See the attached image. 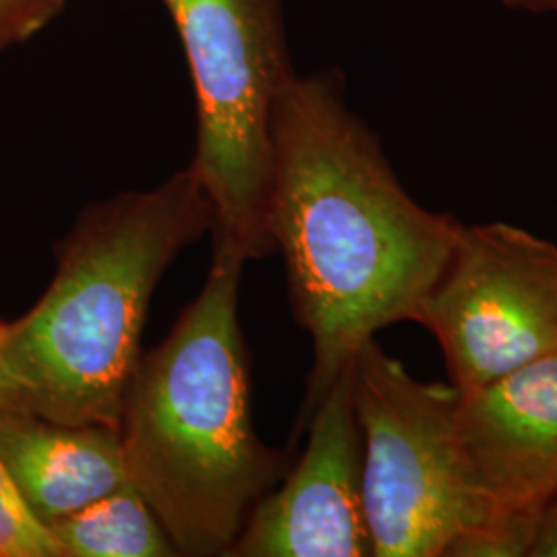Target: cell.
<instances>
[{
	"label": "cell",
	"instance_id": "1",
	"mask_svg": "<svg viewBox=\"0 0 557 557\" xmlns=\"http://www.w3.org/2000/svg\"><path fill=\"white\" fill-rule=\"evenodd\" d=\"M460 225L403 188L337 81L285 79L271 119L267 232L314 347L304 411L379 331L413 320Z\"/></svg>",
	"mask_w": 557,
	"mask_h": 557
},
{
	"label": "cell",
	"instance_id": "2",
	"mask_svg": "<svg viewBox=\"0 0 557 557\" xmlns=\"http://www.w3.org/2000/svg\"><path fill=\"white\" fill-rule=\"evenodd\" d=\"M246 259L213 242L199 296L160 347L140 356L120 411L131 485L180 556H230L260 499L292 460L259 438L239 326Z\"/></svg>",
	"mask_w": 557,
	"mask_h": 557
},
{
	"label": "cell",
	"instance_id": "3",
	"mask_svg": "<svg viewBox=\"0 0 557 557\" xmlns=\"http://www.w3.org/2000/svg\"><path fill=\"white\" fill-rule=\"evenodd\" d=\"M213 223V205L190 165L149 190L87 205L57 244L48 289L9 322L0 351L7 407L119 430L151 296Z\"/></svg>",
	"mask_w": 557,
	"mask_h": 557
},
{
	"label": "cell",
	"instance_id": "4",
	"mask_svg": "<svg viewBox=\"0 0 557 557\" xmlns=\"http://www.w3.org/2000/svg\"><path fill=\"white\" fill-rule=\"evenodd\" d=\"M176 23L197 98L190 161L213 205V242L246 260L275 252L267 232L271 119L294 73L278 0H163Z\"/></svg>",
	"mask_w": 557,
	"mask_h": 557
},
{
	"label": "cell",
	"instance_id": "5",
	"mask_svg": "<svg viewBox=\"0 0 557 557\" xmlns=\"http://www.w3.org/2000/svg\"><path fill=\"white\" fill-rule=\"evenodd\" d=\"M361 492L376 557H448L475 524L458 450V391L419 382L368 341L351 361Z\"/></svg>",
	"mask_w": 557,
	"mask_h": 557
},
{
	"label": "cell",
	"instance_id": "6",
	"mask_svg": "<svg viewBox=\"0 0 557 557\" xmlns=\"http://www.w3.org/2000/svg\"><path fill=\"white\" fill-rule=\"evenodd\" d=\"M413 320L467 393L557 349V246L508 223L460 225Z\"/></svg>",
	"mask_w": 557,
	"mask_h": 557
},
{
	"label": "cell",
	"instance_id": "7",
	"mask_svg": "<svg viewBox=\"0 0 557 557\" xmlns=\"http://www.w3.org/2000/svg\"><path fill=\"white\" fill-rule=\"evenodd\" d=\"M455 421L475 524L450 556H527L539 512L557 492V349L458 391Z\"/></svg>",
	"mask_w": 557,
	"mask_h": 557
},
{
	"label": "cell",
	"instance_id": "8",
	"mask_svg": "<svg viewBox=\"0 0 557 557\" xmlns=\"http://www.w3.org/2000/svg\"><path fill=\"white\" fill-rule=\"evenodd\" d=\"M308 444L246 520L232 557L374 556L361 492L351 366L301 413Z\"/></svg>",
	"mask_w": 557,
	"mask_h": 557
},
{
	"label": "cell",
	"instance_id": "9",
	"mask_svg": "<svg viewBox=\"0 0 557 557\" xmlns=\"http://www.w3.org/2000/svg\"><path fill=\"white\" fill-rule=\"evenodd\" d=\"M0 460L46 527L126 483L119 430L0 407Z\"/></svg>",
	"mask_w": 557,
	"mask_h": 557
},
{
	"label": "cell",
	"instance_id": "10",
	"mask_svg": "<svg viewBox=\"0 0 557 557\" xmlns=\"http://www.w3.org/2000/svg\"><path fill=\"white\" fill-rule=\"evenodd\" d=\"M48 529L62 557L180 556L160 518L131 483Z\"/></svg>",
	"mask_w": 557,
	"mask_h": 557
},
{
	"label": "cell",
	"instance_id": "11",
	"mask_svg": "<svg viewBox=\"0 0 557 557\" xmlns=\"http://www.w3.org/2000/svg\"><path fill=\"white\" fill-rule=\"evenodd\" d=\"M0 557H62L50 529L21 498L0 460Z\"/></svg>",
	"mask_w": 557,
	"mask_h": 557
},
{
	"label": "cell",
	"instance_id": "12",
	"mask_svg": "<svg viewBox=\"0 0 557 557\" xmlns=\"http://www.w3.org/2000/svg\"><path fill=\"white\" fill-rule=\"evenodd\" d=\"M66 0H0V52L32 40L59 17Z\"/></svg>",
	"mask_w": 557,
	"mask_h": 557
},
{
	"label": "cell",
	"instance_id": "13",
	"mask_svg": "<svg viewBox=\"0 0 557 557\" xmlns=\"http://www.w3.org/2000/svg\"><path fill=\"white\" fill-rule=\"evenodd\" d=\"M527 556L557 557V492L539 512Z\"/></svg>",
	"mask_w": 557,
	"mask_h": 557
},
{
	"label": "cell",
	"instance_id": "14",
	"mask_svg": "<svg viewBox=\"0 0 557 557\" xmlns=\"http://www.w3.org/2000/svg\"><path fill=\"white\" fill-rule=\"evenodd\" d=\"M515 7H527L535 11H557V0H504Z\"/></svg>",
	"mask_w": 557,
	"mask_h": 557
},
{
	"label": "cell",
	"instance_id": "15",
	"mask_svg": "<svg viewBox=\"0 0 557 557\" xmlns=\"http://www.w3.org/2000/svg\"><path fill=\"white\" fill-rule=\"evenodd\" d=\"M7 329H9V322L0 320V351H2V343L7 337ZM9 398H7V384H4V376H2V366H0V407H7Z\"/></svg>",
	"mask_w": 557,
	"mask_h": 557
}]
</instances>
